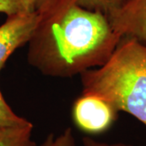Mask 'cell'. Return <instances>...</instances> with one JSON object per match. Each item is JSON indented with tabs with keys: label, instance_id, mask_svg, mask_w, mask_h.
<instances>
[{
	"label": "cell",
	"instance_id": "cell-1",
	"mask_svg": "<svg viewBox=\"0 0 146 146\" xmlns=\"http://www.w3.org/2000/svg\"><path fill=\"white\" fill-rule=\"evenodd\" d=\"M37 11L27 58L47 76L69 78L100 67L122 39L105 14L76 0H51Z\"/></svg>",
	"mask_w": 146,
	"mask_h": 146
},
{
	"label": "cell",
	"instance_id": "cell-2",
	"mask_svg": "<svg viewBox=\"0 0 146 146\" xmlns=\"http://www.w3.org/2000/svg\"><path fill=\"white\" fill-rule=\"evenodd\" d=\"M80 76L82 94L99 97L146 126V45L122 37L104 64Z\"/></svg>",
	"mask_w": 146,
	"mask_h": 146
},
{
	"label": "cell",
	"instance_id": "cell-3",
	"mask_svg": "<svg viewBox=\"0 0 146 146\" xmlns=\"http://www.w3.org/2000/svg\"><path fill=\"white\" fill-rule=\"evenodd\" d=\"M119 112L96 95L81 94L72 106L75 125L89 135L104 133L113 126Z\"/></svg>",
	"mask_w": 146,
	"mask_h": 146
},
{
	"label": "cell",
	"instance_id": "cell-4",
	"mask_svg": "<svg viewBox=\"0 0 146 146\" xmlns=\"http://www.w3.org/2000/svg\"><path fill=\"white\" fill-rule=\"evenodd\" d=\"M39 19L37 11L7 16L0 26V72L11 54L29 42Z\"/></svg>",
	"mask_w": 146,
	"mask_h": 146
},
{
	"label": "cell",
	"instance_id": "cell-5",
	"mask_svg": "<svg viewBox=\"0 0 146 146\" xmlns=\"http://www.w3.org/2000/svg\"><path fill=\"white\" fill-rule=\"evenodd\" d=\"M106 16L121 37H131L146 45V0H127Z\"/></svg>",
	"mask_w": 146,
	"mask_h": 146
},
{
	"label": "cell",
	"instance_id": "cell-6",
	"mask_svg": "<svg viewBox=\"0 0 146 146\" xmlns=\"http://www.w3.org/2000/svg\"><path fill=\"white\" fill-rule=\"evenodd\" d=\"M33 126L26 125L6 127L0 128V146H36L32 140Z\"/></svg>",
	"mask_w": 146,
	"mask_h": 146
},
{
	"label": "cell",
	"instance_id": "cell-7",
	"mask_svg": "<svg viewBox=\"0 0 146 146\" xmlns=\"http://www.w3.org/2000/svg\"><path fill=\"white\" fill-rule=\"evenodd\" d=\"M30 122L25 118L20 117L11 110L6 102L0 92V128L6 127H14L29 124Z\"/></svg>",
	"mask_w": 146,
	"mask_h": 146
},
{
	"label": "cell",
	"instance_id": "cell-8",
	"mask_svg": "<svg viewBox=\"0 0 146 146\" xmlns=\"http://www.w3.org/2000/svg\"><path fill=\"white\" fill-rule=\"evenodd\" d=\"M80 5L86 9L100 11L107 16L123 5L127 0H76Z\"/></svg>",
	"mask_w": 146,
	"mask_h": 146
},
{
	"label": "cell",
	"instance_id": "cell-9",
	"mask_svg": "<svg viewBox=\"0 0 146 146\" xmlns=\"http://www.w3.org/2000/svg\"><path fill=\"white\" fill-rule=\"evenodd\" d=\"M40 146H76L72 129L68 127L59 135L49 134Z\"/></svg>",
	"mask_w": 146,
	"mask_h": 146
},
{
	"label": "cell",
	"instance_id": "cell-10",
	"mask_svg": "<svg viewBox=\"0 0 146 146\" xmlns=\"http://www.w3.org/2000/svg\"><path fill=\"white\" fill-rule=\"evenodd\" d=\"M25 11L24 0H0V12L7 16Z\"/></svg>",
	"mask_w": 146,
	"mask_h": 146
},
{
	"label": "cell",
	"instance_id": "cell-11",
	"mask_svg": "<svg viewBox=\"0 0 146 146\" xmlns=\"http://www.w3.org/2000/svg\"><path fill=\"white\" fill-rule=\"evenodd\" d=\"M83 146H135L131 144L127 143H106V142H100V141H95L93 138L89 136H84L82 140Z\"/></svg>",
	"mask_w": 146,
	"mask_h": 146
},
{
	"label": "cell",
	"instance_id": "cell-12",
	"mask_svg": "<svg viewBox=\"0 0 146 146\" xmlns=\"http://www.w3.org/2000/svg\"><path fill=\"white\" fill-rule=\"evenodd\" d=\"M51 0H24L25 11H34L39 10Z\"/></svg>",
	"mask_w": 146,
	"mask_h": 146
}]
</instances>
